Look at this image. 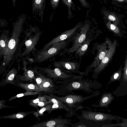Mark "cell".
<instances>
[{"label":"cell","instance_id":"1","mask_svg":"<svg viewBox=\"0 0 127 127\" xmlns=\"http://www.w3.org/2000/svg\"><path fill=\"white\" fill-rule=\"evenodd\" d=\"M22 26V22L19 21L14 27L12 35L9 40L7 47L3 54L4 66L8 65L14 58L21 32Z\"/></svg>","mask_w":127,"mask_h":127},{"label":"cell","instance_id":"2","mask_svg":"<svg viewBox=\"0 0 127 127\" xmlns=\"http://www.w3.org/2000/svg\"><path fill=\"white\" fill-rule=\"evenodd\" d=\"M64 41L56 43L46 50H42L38 54L36 58L38 62H42L56 55L66 45Z\"/></svg>","mask_w":127,"mask_h":127},{"label":"cell","instance_id":"3","mask_svg":"<svg viewBox=\"0 0 127 127\" xmlns=\"http://www.w3.org/2000/svg\"><path fill=\"white\" fill-rule=\"evenodd\" d=\"M108 45V49L105 56L101 61L99 64L94 70L95 72L98 73L103 70L111 59L114 53L117 42L115 40L112 42L110 40L107 39L106 40Z\"/></svg>","mask_w":127,"mask_h":127},{"label":"cell","instance_id":"4","mask_svg":"<svg viewBox=\"0 0 127 127\" xmlns=\"http://www.w3.org/2000/svg\"><path fill=\"white\" fill-rule=\"evenodd\" d=\"M82 116L86 120L95 121H102L107 120H118L120 119L119 117L111 114L87 111H84Z\"/></svg>","mask_w":127,"mask_h":127},{"label":"cell","instance_id":"5","mask_svg":"<svg viewBox=\"0 0 127 127\" xmlns=\"http://www.w3.org/2000/svg\"><path fill=\"white\" fill-rule=\"evenodd\" d=\"M89 27V25L87 24L81 28L79 33L77 34L74 38V43L72 46L69 49V52H73L76 51L83 43L86 38L87 33Z\"/></svg>","mask_w":127,"mask_h":127},{"label":"cell","instance_id":"6","mask_svg":"<svg viewBox=\"0 0 127 127\" xmlns=\"http://www.w3.org/2000/svg\"><path fill=\"white\" fill-rule=\"evenodd\" d=\"M78 24L73 28L64 32L50 41L43 47L42 50H46L54 44L57 42L64 41L72 35L80 26Z\"/></svg>","mask_w":127,"mask_h":127},{"label":"cell","instance_id":"7","mask_svg":"<svg viewBox=\"0 0 127 127\" xmlns=\"http://www.w3.org/2000/svg\"><path fill=\"white\" fill-rule=\"evenodd\" d=\"M55 98L64 103L68 105L69 107L71 108L74 105L77 103L88 99V97H84L78 95H69L64 97H60L51 95Z\"/></svg>","mask_w":127,"mask_h":127},{"label":"cell","instance_id":"8","mask_svg":"<svg viewBox=\"0 0 127 127\" xmlns=\"http://www.w3.org/2000/svg\"><path fill=\"white\" fill-rule=\"evenodd\" d=\"M106 41L104 43L97 46V53L91 64V67H96L99 64L100 62L105 56L107 51Z\"/></svg>","mask_w":127,"mask_h":127},{"label":"cell","instance_id":"9","mask_svg":"<svg viewBox=\"0 0 127 127\" xmlns=\"http://www.w3.org/2000/svg\"><path fill=\"white\" fill-rule=\"evenodd\" d=\"M68 121L66 119H54L38 123L30 127H55L57 125L60 123L67 124Z\"/></svg>","mask_w":127,"mask_h":127},{"label":"cell","instance_id":"10","mask_svg":"<svg viewBox=\"0 0 127 127\" xmlns=\"http://www.w3.org/2000/svg\"><path fill=\"white\" fill-rule=\"evenodd\" d=\"M40 35V33H37L33 37L30 38L25 41V44L26 49L22 54L23 55H27L35 49V47L38 43Z\"/></svg>","mask_w":127,"mask_h":127},{"label":"cell","instance_id":"11","mask_svg":"<svg viewBox=\"0 0 127 127\" xmlns=\"http://www.w3.org/2000/svg\"><path fill=\"white\" fill-rule=\"evenodd\" d=\"M44 71L50 77L54 78L66 79L70 78L71 77L70 75L62 72L57 67L53 69H46L44 70Z\"/></svg>","mask_w":127,"mask_h":127},{"label":"cell","instance_id":"12","mask_svg":"<svg viewBox=\"0 0 127 127\" xmlns=\"http://www.w3.org/2000/svg\"><path fill=\"white\" fill-rule=\"evenodd\" d=\"M54 65L60 69L63 68L71 70L76 69L77 64L73 62L61 61L54 63Z\"/></svg>","mask_w":127,"mask_h":127},{"label":"cell","instance_id":"13","mask_svg":"<svg viewBox=\"0 0 127 127\" xmlns=\"http://www.w3.org/2000/svg\"><path fill=\"white\" fill-rule=\"evenodd\" d=\"M18 86L20 87L25 90L26 91L31 92H42L39 87L37 84L31 83H20Z\"/></svg>","mask_w":127,"mask_h":127},{"label":"cell","instance_id":"14","mask_svg":"<svg viewBox=\"0 0 127 127\" xmlns=\"http://www.w3.org/2000/svg\"><path fill=\"white\" fill-rule=\"evenodd\" d=\"M34 111L19 112L12 114L0 117V119H22L30 114L33 113Z\"/></svg>","mask_w":127,"mask_h":127},{"label":"cell","instance_id":"15","mask_svg":"<svg viewBox=\"0 0 127 127\" xmlns=\"http://www.w3.org/2000/svg\"><path fill=\"white\" fill-rule=\"evenodd\" d=\"M114 98V97L111 93L104 94L100 99L99 102L100 106L102 107L107 106L112 102Z\"/></svg>","mask_w":127,"mask_h":127},{"label":"cell","instance_id":"16","mask_svg":"<svg viewBox=\"0 0 127 127\" xmlns=\"http://www.w3.org/2000/svg\"><path fill=\"white\" fill-rule=\"evenodd\" d=\"M24 63V74L23 76H21L20 77V78L21 80L24 81H31L33 79L35 78L34 73L32 71L28 70L25 64V62Z\"/></svg>","mask_w":127,"mask_h":127},{"label":"cell","instance_id":"17","mask_svg":"<svg viewBox=\"0 0 127 127\" xmlns=\"http://www.w3.org/2000/svg\"><path fill=\"white\" fill-rule=\"evenodd\" d=\"M17 72L15 68H13L6 75L4 80L5 83L14 85V79Z\"/></svg>","mask_w":127,"mask_h":127},{"label":"cell","instance_id":"18","mask_svg":"<svg viewBox=\"0 0 127 127\" xmlns=\"http://www.w3.org/2000/svg\"><path fill=\"white\" fill-rule=\"evenodd\" d=\"M54 87L52 80L46 77L40 88L42 92H49L51 89Z\"/></svg>","mask_w":127,"mask_h":127},{"label":"cell","instance_id":"19","mask_svg":"<svg viewBox=\"0 0 127 127\" xmlns=\"http://www.w3.org/2000/svg\"><path fill=\"white\" fill-rule=\"evenodd\" d=\"M91 39L89 38L85 40L76 51V53L80 56L83 55L86 52L90 43Z\"/></svg>","mask_w":127,"mask_h":127},{"label":"cell","instance_id":"20","mask_svg":"<svg viewBox=\"0 0 127 127\" xmlns=\"http://www.w3.org/2000/svg\"><path fill=\"white\" fill-rule=\"evenodd\" d=\"M9 40V39L5 35L2 34L0 38V56L1 57L6 48Z\"/></svg>","mask_w":127,"mask_h":127},{"label":"cell","instance_id":"21","mask_svg":"<svg viewBox=\"0 0 127 127\" xmlns=\"http://www.w3.org/2000/svg\"><path fill=\"white\" fill-rule=\"evenodd\" d=\"M41 94V93L37 92H31L26 91L25 92L18 94L14 96H12L8 100L10 101L17 98L21 97L23 96L28 95H35Z\"/></svg>","mask_w":127,"mask_h":127},{"label":"cell","instance_id":"22","mask_svg":"<svg viewBox=\"0 0 127 127\" xmlns=\"http://www.w3.org/2000/svg\"><path fill=\"white\" fill-rule=\"evenodd\" d=\"M52 105V103L48 104L40 110L36 112L34 111L32 114L35 117H37L43 115V113L46 111L48 112L49 113H50Z\"/></svg>","mask_w":127,"mask_h":127},{"label":"cell","instance_id":"23","mask_svg":"<svg viewBox=\"0 0 127 127\" xmlns=\"http://www.w3.org/2000/svg\"><path fill=\"white\" fill-rule=\"evenodd\" d=\"M44 95L46 97L48 100L50 101L52 104L59 105L64 106L67 107L61 101L55 98L51 95L50 96L46 95Z\"/></svg>","mask_w":127,"mask_h":127},{"label":"cell","instance_id":"24","mask_svg":"<svg viewBox=\"0 0 127 127\" xmlns=\"http://www.w3.org/2000/svg\"><path fill=\"white\" fill-rule=\"evenodd\" d=\"M121 75V71L119 70L115 72L110 77L109 81L108 84L115 81L119 80L120 78Z\"/></svg>","mask_w":127,"mask_h":127},{"label":"cell","instance_id":"25","mask_svg":"<svg viewBox=\"0 0 127 127\" xmlns=\"http://www.w3.org/2000/svg\"><path fill=\"white\" fill-rule=\"evenodd\" d=\"M46 97L44 95L42 96H39L37 98L30 100L29 102V104L31 105L41 101H47Z\"/></svg>","mask_w":127,"mask_h":127},{"label":"cell","instance_id":"26","mask_svg":"<svg viewBox=\"0 0 127 127\" xmlns=\"http://www.w3.org/2000/svg\"><path fill=\"white\" fill-rule=\"evenodd\" d=\"M44 0H34L33 9H40L42 8Z\"/></svg>","mask_w":127,"mask_h":127},{"label":"cell","instance_id":"27","mask_svg":"<svg viewBox=\"0 0 127 127\" xmlns=\"http://www.w3.org/2000/svg\"><path fill=\"white\" fill-rule=\"evenodd\" d=\"M46 77L40 74H38V76L35 78L36 84L39 88L45 80Z\"/></svg>","mask_w":127,"mask_h":127},{"label":"cell","instance_id":"28","mask_svg":"<svg viewBox=\"0 0 127 127\" xmlns=\"http://www.w3.org/2000/svg\"><path fill=\"white\" fill-rule=\"evenodd\" d=\"M114 126H120L122 127H127V119H124L122 123H120L113 124L109 125H103V127H111Z\"/></svg>","mask_w":127,"mask_h":127},{"label":"cell","instance_id":"29","mask_svg":"<svg viewBox=\"0 0 127 127\" xmlns=\"http://www.w3.org/2000/svg\"><path fill=\"white\" fill-rule=\"evenodd\" d=\"M51 103H52L50 101H41L38 103L33 104L31 106L35 107H43L45 106L48 104Z\"/></svg>","mask_w":127,"mask_h":127},{"label":"cell","instance_id":"30","mask_svg":"<svg viewBox=\"0 0 127 127\" xmlns=\"http://www.w3.org/2000/svg\"><path fill=\"white\" fill-rule=\"evenodd\" d=\"M84 84L77 82H73L71 84V87L73 89H79L81 87H82L83 85H84Z\"/></svg>","mask_w":127,"mask_h":127},{"label":"cell","instance_id":"31","mask_svg":"<svg viewBox=\"0 0 127 127\" xmlns=\"http://www.w3.org/2000/svg\"><path fill=\"white\" fill-rule=\"evenodd\" d=\"M62 0L68 6V8L69 14L70 15L71 14V7L73 3L72 0Z\"/></svg>","mask_w":127,"mask_h":127},{"label":"cell","instance_id":"32","mask_svg":"<svg viewBox=\"0 0 127 127\" xmlns=\"http://www.w3.org/2000/svg\"><path fill=\"white\" fill-rule=\"evenodd\" d=\"M124 81L127 82V57L126 61L123 75Z\"/></svg>","mask_w":127,"mask_h":127},{"label":"cell","instance_id":"33","mask_svg":"<svg viewBox=\"0 0 127 127\" xmlns=\"http://www.w3.org/2000/svg\"><path fill=\"white\" fill-rule=\"evenodd\" d=\"M109 28H110L116 34H119L120 33L119 29L114 25L111 24L110 26V27Z\"/></svg>","mask_w":127,"mask_h":127},{"label":"cell","instance_id":"34","mask_svg":"<svg viewBox=\"0 0 127 127\" xmlns=\"http://www.w3.org/2000/svg\"><path fill=\"white\" fill-rule=\"evenodd\" d=\"M6 101L3 100H1L0 101V109L1 110L2 108L5 107H13L8 106L5 105L4 104Z\"/></svg>","mask_w":127,"mask_h":127},{"label":"cell","instance_id":"35","mask_svg":"<svg viewBox=\"0 0 127 127\" xmlns=\"http://www.w3.org/2000/svg\"><path fill=\"white\" fill-rule=\"evenodd\" d=\"M60 0H51V3L53 8L57 7L59 3Z\"/></svg>","mask_w":127,"mask_h":127},{"label":"cell","instance_id":"36","mask_svg":"<svg viewBox=\"0 0 127 127\" xmlns=\"http://www.w3.org/2000/svg\"><path fill=\"white\" fill-rule=\"evenodd\" d=\"M81 3L82 5L84 6H87L88 5L87 3V2L85 0H79Z\"/></svg>","mask_w":127,"mask_h":127},{"label":"cell","instance_id":"37","mask_svg":"<svg viewBox=\"0 0 127 127\" xmlns=\"http://www.w3.org/2000/svg\"><path fill=\"white\" fill-rule=\"evenodd\" d=\"M108 18L109 19L112 21H115L116 20L115 17L113 16L110 15L108 16Z\"/></svg>","mask_w":127,"mask_h":127},{"label":"cell","instance_id":"38","mask_svg":"<svg viewBox=\"0 0 127 127\" xmlns=\"http://www.w3.org/2000/svg\"><path fill=\"white\" fill-rule=\"evenodd\" d=\"M64 124L62 123L59 124L57 125L55 127H64Z\"/></svg>","mask_w":127,"mask_h":127},{"label":"cell","instance_id":"39","mask_svg":"<svg viewBox=\"0 0 127 127\" xmlns=\"http://www.w3.org/2000/svg\"><path fill=\"white\" fill-rule=\"evenodd\" d=\"M77 127H86V126L84 125L83 124H81L78 125V126H76Z\"/></svg>","mask_w":127,"mask_h":127},{"label":"cell","instance_id":"40","mask_svg":"<svg viewBox=\"0 0 127 127\" xmlns=\"http://www.w3.org/2000/svg\"><path fill=\"white\" fill-rule=\"evenodd\" d=\"M13 4L14 5H15V4L16 0H12Z\"/></svg>","mask_w":127,"mask_h":127},{"label":"cell","instance_id":"41","mask_svg":"<svg viewBox=\"0 0 127 127\" xmlns=\"http://www.w3.org/2000/svg\"><path fill=\"white\" fill-rule=\"evenodd\" d=\"M120 1H122L124 0H117Z\"/></svg>","mask_w":127,"mask_h":127},{"label":"cell","instance_id":"42","mask_svg":"<svg viewBox=\"0 0 127 127\" xmlns=\"http://www.w3.org/2000/svg\"><path fill=\"white\" fill-rule=\"evenodd\" d=\"M126 110H127V109H126Z\"/></svg>","mask_w":127,"mask_h":127}]
</instances>
